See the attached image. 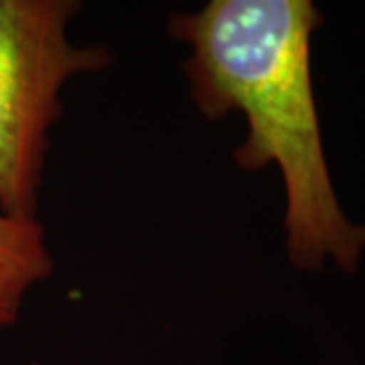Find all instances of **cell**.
<instances>
[{"label":"cell","mask_w":365,"mask_h":365,"mask_svg":"<svg viewBox=\"0 0 365 365\" xmlns=\"http://www.w3.org/2000/svg\"><path fill=\"white\" fill-rule=\"evenodd\" d=\"M76 0H0V211L37 220L49 132L73 78L114 63L104 45H76Z\"/></svg>","instance_id":"cell-2"},{"label":"cell","mask_w":365,"mask_h":365,"mask_svg":"<svg viewBox=\"0 0 365 365\" xmlns=\"http://www.w3.org/2000/svg\"><path fill=\"white\" fill-rule=\"evenodd\" d=\"M323 16L311 0H211L175 13L169 33L187 45L182 63L207 120L246 118L234 153L242 170L274 165L284 185V246L294 270L331 262L355 272L365 225L343 211L327 165L311 73V41Z\"/></svg>","instance_id":"cell-1"},{"label":"cell","mask_w":365,"mask_h":365,"mask_svg":"<svg viewBox=\"0 0 365 365\" xmlns=\"http://www.w3.org/2000/svg\"><path fill=\"white\" fill-rule=\"evenodd\" d=\"M51 272L53 256L39 220L0 211V329L19 321L26 294Z\"/></svg>","instance_id":"cell-3"}]
</instances>
